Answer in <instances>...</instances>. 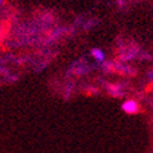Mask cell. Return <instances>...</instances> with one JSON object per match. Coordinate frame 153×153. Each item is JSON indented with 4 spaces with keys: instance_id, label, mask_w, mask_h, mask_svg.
<instances>
[{
    "instance_id": "7a4b0ae2",
    "label": "cell",
    "mask_w": 153,
    "mask_h": 153,
    "mask_svg": "<svg viewBox=\"0 0 153 153\" xmlns=\"http://www.w3.org/2000/svg\"><path fill=\"white\" fill-rule=\"evenodd\" d=\"M91 55L94 56L95 60H97L98 62H102V61H105V52L100 49H92L91 50Z\"/></svg>"
},
{
    "instance_id": "6da1fadb",
    "label": "cell",
    "mask_w": 153,
    "mask_h": 153,
    "mask_svg": "<svg viewBox=\"0 0 153 153\" xmlns=\"http://www.w3.org/2000/svg\"><path fill=\"white\" fill-rule=\"evenodd\" d=\"M138 103H137L134 100H127L122 103V111L128 113V114H133L138 112Z\"/></svg>"
},
{
    "instance_id": "3957f363",
    "label": "cell",
    "mask_w": 153,
    "mask_h": 153,
    "mask_svg": "<svg viewBox=\"0 0 153 153\" xmlns=\"http://www.w3.org/2000/svg\"><path fill=\"white\" fill-rule=\"evenodd\" d=\"M110 94L111 95H113V96H116V97H118V96H122V88L118 86V85H113V86H110Z\"/></svg>"
}]
</instances>
